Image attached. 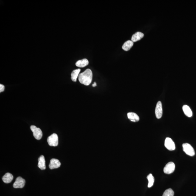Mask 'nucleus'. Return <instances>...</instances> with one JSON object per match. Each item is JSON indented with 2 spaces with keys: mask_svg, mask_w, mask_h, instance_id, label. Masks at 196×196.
I'll return each mask as SVG.
<instances>
[{
  "mask_svg": "<svg viewBox=\"0 0 196 196\" xmlns=\"http://www.w3.org/2000/svg\"><path fill=\"white\" fill-rule=\"evenodd\" d=\"M93 74L91 69H88L83 72L79 74V80L81 83L88 86L91 83L92 80Z\"/></svg>",
  "mask_w": 196,
  "mask_h": 196,
  "instance_id": "nucleus-1",
  "label": "nucleus"
},
{
  "mask_svg": "<svg viewBox=\"0 0 196 196\" xmlns=\"http://www.w3.org/2000/svg\"><path fill=\"white\" fill-rule=\"evenodd\" d=\"M47 142L51 147H57L58 144V137L56 133L53 134L47 139Z\"/></svg>",
  "mask_w": 196,
  "mask_h": 196,
  "instance_id": "nucleus-2",
  "label": "nucleus"
},
{
  "mask_svg": "<svg viewBox=\"0 0 196 196\" xmlns=\"http://www.w3.org/2000/svg\"><path fill=\"white\" fill-rule=\"evenodd\" d=\"M183 151L187 155L190 156H193L195 155V151L193 148L188 143H185L182 145Z\"/></svg>",
  "mask_w": 196,
  "mask_h": 196,
  "instance_id": "nucleus-3",
  "label": "nucleus"
},
{
  "mask_svg": "<svg viewBox=\"0 0 196 196\" xmlns=\"http://www.w3.org/2000/svg\"><path fill=\"white\" fill-rule=\"evenodd\" d=\"M30 129L36 139L40 140L41 139L43 136V133L39 128L35 126L32 125L31 126Z\"/></svg>",
  "mask_w": 196,
  "mask_h": 196,
  "instance_id": "nucleus-4",
  "label": "nucleus"
},
{
  "mask_svg": "<svg viewBox=\"0 0 196 196\" xmlns=\"http://www.w3.org/2000/svg\"><path fill=\"white\" fill-rule=\"evenodd\" d=\"M175 169V165L173 162L167 163L163 169V172L166 174H170L173 172Z\"/></svg>",
  "mask_w": 196,
  "mask_h": 196,
  "instance_id": "nucleus-5",
  "label": "nucleus"
},
{
  "mask_svg": "<svg viewBox=\"0 0 196 196\" xmlns=\"http://www.w3.org/2000/svg\"><path fill=\"white\" fill-rule=\"evenodd\" d=\"M165 146L168 150L170 151L174 150L175 149V143L171 138L169 137L166 138L165 142Z\"/></svg>",
  "mask_w": 196,
  "mask_h": 196,
  "instance_id": "nucleus-6",
  "label": "nucleus"
},
{
  "mask_svg": "<svg viewBox=\"0 0 196 196\" xmlns=\"http://www.w3.org/2000/svg\"><path fill=\"white\" fill-rule=\"evenodd\" d=\"M25 180L21 177L17 178L13 184V187L14 188H22L25 184Z\"/></svg>",
  "mask_w": 196,
  "mask_h": 196,
  "instance_id": "nucleus-7",
  "label": "nucleus"
},
{
  "mask_svg": "<svg viewBox=\"0 0 196 196\" xmlns=\"http://www.w3.org/2000/svg\"><path fill=\"white\" fill-rule=\"evenodd\" d=\"M155 114L156 117L158 119H161L162 117L163 114L162 104L160 101H159L157 103L155 109Z\"/></svg>",
  "mask_w": 196,
  "mask_h": 196,
  "instance_id": "nucleus-8",
  "label": "nucleus"
},
{
  "mask_svg": "<svg viewBox=\"0 0 196 196\" xmlns=\"http://www.w3.org/2000/svg\"><path fill=\"white\" fill-rule=\"evenodd\" d=\"M61 166V163L58 160L56 159H52L51 160L49 165L50 169L51 170L58 168Z\"/></svg>",
  "mask_w": 196,
  "mask_h": 196,
  "instance_id": "nucleus-9",
  "label": "nucleus"
},
{
  "mask_svg": "<svg viewBox=\"0 0 196 196\" xmlns=\"http://www.w3.org/2000/svg\"><path fill=\"white\" fill-rule=\"evenodd\" d=\"M38 167L41 170H44L46 169V161L43 155H41L38 159Z\"/></svg>",
  "mask_w": 196,
  "mask_h": 196,
  "instance_id": "nucleus-10",
  "label": "nucleus"
},
{
  "mask_svg": "<svg viewBox=\"0 0 196 196\" xmlns=\"http://www.w3.org/2000/svg\"><path fill=\"white\" fill-rule=\"evenodd\" d=\"M127 115L128 119L132 122H137L139 120V117L136 113L129 112L127 113Z\"/></svg>",
  "mask_w": 196,
  "mask_h": 196,
  "instance_id": "nucleus-11",
  "label": "nucleus"
},
{
  "mask_svg": "<svg viewBox=\"0 0 196 196\" xmlns=\"http://www.w3.org/2000/svg\"><path fill=\"white\" fill-rule=\"evenodd\" d=\"M144 36V34L142 33L138 32L136 33L132 36L131 40L133 42L139 41Z\"/></svg>",
  "mask_w": 196,
  "mask_h": 196,
  "instance_id": "nucleus-12",
  "label": "nucleus"
},
{
  "mask_svg": "<svg viewBox=\"0 0 196 196\" xmlns=\"http://www.w3.org/2000/svg\"><path fill=\"white\" fill-rule=\"evenodd\" d=\"M13 178V176L11 174L8 172L3 177L2 179L4 183H9L11 182Z\"/></svg>",
  "mask_w": 196,
  "mask_h": 196,
  "instance_id": "nucleus-13",
  "label": "nucleus"
},
{
  "mask_svg": "<svg viewBox=\"0 0 196 196\" xmlns=\"http://www.w3.org/2000/svg\"><path fill=\"white\" fill-rule=\"evenodd\" d=\"M88 64V61L86 59H83L78 61L76 63V66L80 68L84 67Z\"/></svg>",
  "mask_w": 196,
  "mask_h": 196,
  "instance_id": "nucleus-14",
  "label": "nucleus"
},
{
  "mask_svg": "<svg viewBox=\"0 0 196 196\" xmlns=\"http://www.w3.org/2000/svg\"><path fill=\"white\" fill-rule=\"evenodd\" d=\"M133 42L132 41V40H128L124 43L122 46V49L124 51H128L133 46Z\"/></svg>",
  "mask_w": 196,
  "mask_h": 196,
  "instance_id": "nucleus-15",
  "label": "nucleus"
},
{
  "mask_svg": "<svg viewBox=\"0 0 196 196\" xmlns=\"http://www.w3.org/2000/svg\"><path fill=\"white\" fill-rule=\"evenodd\" d=\"M182 109L183 112L186 116L188 117H190L192 116V110L187 105L183 106Z\"/></svg>",
  "mask_w": 196,
  "mask_h": 196,
  "instance_id": "nucleus-16",
  "label": "nucleus"
},
{
  "mask_svg": "<svg viewBox=\"0 0 196 196\" xmlns=\"http://www.w3.org/2000/svg\"><path fill=\"white\" fill-rule=\"evenodd\" d=\"M81 71L80 69H78L73 71L71 74V79L73 82H76L78 77H79V73Z\"/></svg>",
  "mask_w": 196,
  "mask_h": 196,
  "instance_id": "nucleus-17",
  "label": "nucleus"
},
{
  "mask_svg": "<svg viewBox=\"0 0 196 196\" xmlns=\"http://www.w3.org/2000/svg\"><path fill=\"white\" fill-rule=\"evenodd\" d=\"M147 178L149 181L148 187L149 188L151 187L154 184V182H155V178H154V177L152 174H150L149 175H148Z\"/></svg>",
  "mask_w": 196,
  "mask_h": 196,
  "instance_id": "nucleus-18",
  "label": "nucleus"
},
{
  "mask_svg": "<svg viewBox=\"0 0 196 196\" xmlns=\"http://www.w3.org/2000/svg\"><path fill=\"white\" fill-rule=\"evenodd\" d=\"M174 194L173 190L170 188L165 191L162 196H174Z\"/></svg>",
  "mask_w": 196,
  "mask_h": 196,
  "instance_id": "nucleus-19",
  "label": "nucleus"
},
{
  "mask_svg": "<svg viewBox=\"0 0 196 196\" xmlns=\"http://www.w3.org/2000/svg\"><path fill=\"white\" fill-rule=\"evenodd\" d=\"M4 88H5V87H4V85L1 84H0V92H4Z\"/></svg>",
  "mask_w": 196,
  "mask_h": 196,
  "instance_id": "nucleus-20",
  "label": "nucleus"
},
{
  "mask_svg": "<svg viewBox=\"0 0 196 196\" xmlns=\"http://www.w3.org/2000/svg\"><path fill=\"white\" fill-rule=\"evenodd\" d=\"M93 87H96L97 84H96V82H94V84L92 85Z\"/></svg>",
  "mask_w": 196,
  "mask_h": 196,
  "instance_id": "nucleus-21",
  "label": "nucleus"
}]
</instances>
